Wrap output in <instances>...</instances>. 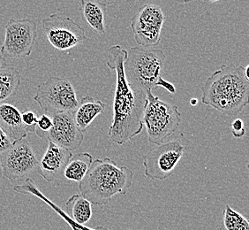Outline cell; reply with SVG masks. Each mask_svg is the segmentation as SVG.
<instances>
[{
	"mask_svg": "<svg viewBox=\"0 0 249 230\" xmlns=\"http://www.w3.org/2000/svg\"><path fill=\"white\" fill-rule=\"evenodd\" d=\"M127 51L120 45H112L108 51L107 66L116 76L113 99V118L108 135L113 143L125 144L143 130L142 117L147 106V93L134 90L126 82L124 63Z\"/></svg>",
	"mask_w": 249,
	"mask_h": 230,
	"instance_id": "6da1fadb",
	"label": "cell"
},
{
	"mask_svg": "<svg viewBox=\"0 0 249 230\" xmlns=\"http://www.w3.org/2000/svg\"><path fill=\"white\" fill-rule=\"evenodd\" d=\"M201 92L202 104L227 116L239 115L249 102V79L245 76V67L221 66L207 78Z\"/></svg>",
	"mask_w": 249,
	"mask_h": 230,
	"instance_id": "7a4b0ae2",
	"label": "cell"
},
{
	"mask_svg": "<svg viewBox=\"0 0 249 230\" xmlns=\"http://www.w3.org/2000/svg\"><path fill=\"white\" fill-rule=\"evenodd\" d=\"M134 180V172L118 166L110 158L93 160L85 177L79 184L82 197L96 206H106L117 194L125 195Z\"/></svg>",
	"mask_w": 249,
	"mask_h": 230,
	"instance_id": "3957f363",
	"label": "cell"
},
{
	"mask_svg": "<svg viewBox=\"0 0 249 230\" xmlns=\"http://www.w3.org/2000/svg\"><path fill=\"white\" fill-rule=\"evenodd\" d=\"M165 54L160 49L132 47L124 63V76L129 86L148 93L161 77Z\"/></svg>",
	"mask_w": 249,
	"mask_h": 230,
	"instance_id": "277c9868",
	"label": "cell"
},
{
	"mask_svg": "<svg viewBox=\"0 0 249 230\" xmlns=\"http://www.w3.org/2000/svg\"><path fill=\"white\" fill-rule=\"evenodd\" d=\"M147 99L142 122L147 130L149 142L160 145L177 131L181 115L177 106L160 100L152 91L147 93Z\"/></svg>",
	"mask_w": 249,
	"mask_h": 230,
	"instance_id": "5b68a950",
	"label": "cell"
},
{
	"mask_svg": "<svg viewBox=\"0 0 249 230\" xmlns=\"http://www.w3.org/2000/svg\"><path fill=\"white\" fill-rule=\"evenodd\" d=\"M34 100L50 116L61 113L72 114L79 104L71 82L59 77H50L46 82L40 83Z\"/></svg>",
	"mask_w": 249,
	"mask_h": 230,
	"instance_id": "8992f818",
	"label": "cell"
},
{
	"mask_svg": "<svg viewBox=\"0 0 249 230\" xmlns=\"http://www.w3.org/2000/svg\"><path fill=\"white\" fill-rule=\"evenodd\" d=\"M37 38V25L32 19H10L5 26V40L0 56L9 58L29 57Z\"/></svg>",
	"mask_w": 249,
	"mask_h": 230,
	"instance_id": "52a82bcc",
	"label": "cell"
},
{
	"mask_svg": "<svg viewBox=\"0 0 249 230\" xmlns=\"http://www.w3.org/2000/svg\"><path fill=\"white\" fill-rule=\"evenodd\" d=\"M185 153L178 140L158 145L143 156L144 174L151 180L163 181L173 173Z\"/></svg>",
	"mask_w": 249,
	"mask_h": 230,
	"instance_id": "ba28073f",
	"label": "cell"
},
{
	"mask_svg": "<svg viewBox=\"0 0 249 230\" xmlns=\"http://www.w3.org/2000/svg\"><path fill=\"white\" fill-rule=\"evenodd\" d=\"M165 16L161 6L144 5L131 19L134 40L142 48L157 46L161 41V32Z\"/></svg>",
	"mask_w": 249,
	"mask_h": 230,
	"instance_id": "9c48e42d",
	"label": "cell"
},
{
	"mask_svg": "<svg viewBox=\"0 0 249 230\" xmlns=\"http://www.w3.org/2000/svg\"><path fill=\"white\" fill-rule=\"evenodd\" d=\"M50 43L58 51H67L87 40L85 30L69 17L53 14L42 20Z\"/></svg>",
	"mask_w": 249,
	"mask_h": 230,
	"instance_id": "30bf717a",
	"label": "cell"
},
{
	"mask_svg": "<svg viewBox=\"0 0 249 230\" xmlns=\"http://www.w3.org/2000/svg\"><path fill=\"white\" fill-rule=\"evenodd\" d=\"M3 175L9 180L24 177L36 171L39 161L32 146L27 140L13 142L8 150L0 155Z\"/></svg>",
	"mask_w": 249,
	"mask_h": 230,
	"instance_id": "8fae6325",
	"label": "cell"
},
{
	"mask_svg": "<svg viewBox=\"0 0 249 230\" xmlns=\"http://www.w3.org/2000/svg\"><path fill=\"white\" fill-rule=\"evenodd\" d=\"M51 117L53 128L46 134L45 138L70 152L80 148L84 139V134L78 129L72 113H61Z\"/></svg>",
	"mask_w": 249,
	"mask_h": 230,
	"instance_id": "7c38bea8",
	"label": "cell"
},
{
	"mask_svg": "<svg viewBox=\"0 0 249 230\" xmlns=\"http://www.w3.org/2000/svg\"><path fill=\"white\" fill-rule=\"evenodd\" d=\"M72 156V152L49 141L48 148L39 162L36 172L45 181L53 182L62 174Z\"/></svg>",
	"mask_w": 249,
	"mask_h": 230,
	"instance_id": "4fadbf2b",
	"label": "cell"
},
{
	"mask_svg": "<svg viewBox=\"0 0 249 230\" xmlns=\"http://www.w3.org/2000/svg\"><path fill=\"white\" fill-rule=\"evenodd\" d=\"M0 129L12 142L24 139L29 134L21 120V113L7 103L0 104Z\"/></svg>",
	"mask_w": 249,
	"mask_h": 230,
	"instance_id": "5bb4252c",
	"label": "cell"
},
{
	"mask_svg": "<svg viewBox=\"0 0 249 230\" xmlns=\"http://www.w3.org/2000/svg\"><path fill=\"white\" fill-rule=\"evenodd\" d=\"M106 106L105 103L100 100H96L89 95L83 96L79 101L76 110L72 113L78 129L82 133L87 131L93 120L105 111Z\"/></svg>",
	"mask_w": 249,
	"mask_h": 230,
	"instance_id": "9a60e30c",
	"label": "cell"
},
{
	"mask_svg": "<svg viewBox=\"0 0 249 230\" xmlns=\"http://www.w3.org/2000/svg\"><path fill=\"white\" fill-rule=\"evenodd\" d=\"M80 9L82 19L96 33L106 34V15L107 5L101 1L82 0Z\"/></svg>",
	"mask_w": 249,
	"mask_h": 230,
	"instance_id": "2e32d148",
	"label": "cell"
},
{
	"mask_svg": "<svg viewBox=\"0 0 249 230\" xmlns=\"http://www.w3.org/2000/svg\"><path fill=\"white\" fill-rule=\"evenodd\" d=\"M14 191L18 192V193H20V194H26V195L30 194V195H33V196L38 197L39 199L45 202L51 208H53V210L58 213V215L62 217L63 220L67 222L69 227L72 229V230H109V229L105 228V227L89 228V227H86L85 225H80V224H78L76 222H74V221L71 220L67 215V213L63 211L62 209H60L58 206H56L54 203H53L51 200H49L47 197H45L43 194H42L38 189L36 188V186L35 185L33 180L30 179V178H27L23 184L15 186L14 187Z\"/></svg>",
	"mask_w": 249,
	"mask_h": 230,
	"instance_id": "e0dca14e",
	"label": "cell"
},
{
	"mask_svg": "<svg viewBox=\"0 0 249 230\" xmlns=\"http://www.w3.org/2000/svg\"><path fill=\"white\" fill-rule=\"evenodd\" d=\"M67 215L80 225H85L92 217V204L81 194H75L66 203Z\"/></svg>",
	"mask_w": 249,
	"mask_h": 230,
	"instance_id": "ac0fdd59",
	"label": "cell"
},
{
	"mask_svg": "<svg viewBox=\"0 0 249 230\" xmlns=\"http://www.w3.org/2000/svg\"><path fill=\"white\" fill-rule=\"evenodd\" d=\"M92 162L93 157L91 154L82 153L73 155L67 163L63 174L67 180L80 183L89 170Z\"/></svg>",
	"mask_w": 249,
	"mask_h": 230,
	"instance_id": "d6986e66",
	"label": "cell"
},
{
	"mask_svg": "<svg viewBox=\"0 0 249 230\" xmlns=\"http://www.w3.org/2000/svg\"><path fill=\"white\" fill-rule=\"evenodd\" d=\"M20 84V73L7 65L0 70V104L15 96Z\"/></svg>",
	"mask_w": 249,
	"mask_h": 230,
	"instance_id": "ffe728a7",
	"label": "cell"
},
{
	"mask_svg": "<svg viewBox=\"0 0 249 230\" xmlns=\"http://www.w3.org/2000/svg\"><path fill=\"white\" fill-rule=\"evenodd\" d=\"M219 230H249V221L231 206H226Z\"/></svg>",
	"mask_w": 249,
	"mask_h": 230,
	"instance_id": "44dd1931",
	"label": "cell"
},
{
	"mask_svg": "<svg viewBox=\"0 0 249 230\" xmlns=\"http://www.w3.org/2000/svg\"><path fill=\"white\" fill-rule=\"evenodd\" d=\"M53 128V120L50 115L43 114L38 117L37 124L35 130V133L40 138H45V135Z\"/></svg>",
	"mask_w": 249,
	"mask_h": 230,
	"instance_id": "7402d4cb",
	"label": "cell"
},
{
	"mask_svg": "<svg viewBox=\"0 0 249 230\" xmlns=\"http://www.w3.org/2000/svg\"><path fill=\"white\" fill-rule=\"evenodd\" d=\"M21 120L25 127L27 128L29 133L35 132L38 120V115L33 111L25 110L21 113Z\"/></svg>",
	"mask_w": 249,
	"mask_h": 230,
	"instance_id": "603a6c76",
	"label": "cell"
},
{
	"mask_svg": "<svg viewBox=\"0 0 249 230\" xmlns=\"http://www.w3.org/2000/svg\"><path fill=\"white\" fill-rule=\"evenodd\" d=\"M231 134L235 138H241L246 134L244 128V122L240 119H236L231 123Z\"/></svg>",
	"mask_w": 249,
	"mask_h": 230,
	"instance_id": "cb8c5ba5",
	"label": "cell"
},
{
	"mask_svg": "<svg viewBox=\"0 0 249 230\" xmlns=\"http://www.w3.org/2000/svg\"><path fill=\"white\" fill-rule=\"evenodd\" d=\"M13 142L9 137L4 133V131L0 129V155L4 153L6 150L11 147Z\"/></svg>",
	"mask_w": 249,
	"mask_h": 230,
	"instance_id": "d4e9b609",
	"label": "cell"
},
{
	"mask_svg": "<svg viewBox=\"0 0 249 230\" xmlns=\"http://www.w3.org/2000/svg\"><path fill=\"white\" fill-rule=\"evenodd\" d=\"M157 86L163 87L168 92H170L172 94H175L176 93V88L173 85V83L165 81L164 79L162 78V77L158 79V82H157Z\"/></svg>",
	"mask_w": 249,
	"mask_h": 230,
	"instance_id": "484cf974",
	"label": "cell"
},
{
	"mask_svg": "<svg viewBox=\"0 0 249 230\" xmlns=\"http://www.w3.org/2000/svg\"><path fill=\"white\" fill-rule=\"evenodd\" d=\"M8 64L6 63V60H5V58L2 57V56H0V70L1 69H3L5 66H7Z\"/></svg>",
	"mask_w": 249,
	"mask_h": 230,
	"instance_id": "4316f807",
	"label": "cell"
},
{
	"mask_svg": "<svg viewBox=\"0 0 249 230\" xmlns=\"http://www.w3.org/2000/svg\"><path fill=\"white\" fill-rule=\"evenodd\" d=\"M197 103H198V100L196 98H192L191 101H190V104L193 106H196V105H197Z\"/></svg>",
	"mask_w": 249,
	"mask_h": 230,
	"instance_id": "83f0119b",
	"label": "cell"
},
{
	"mask_svg": "<svg viewBox=\"0 0 249 230\" xmlns=\"http://www.w3.org/2000/svg\"><path fill=\"white\" fill-rule=\"evenodd\" d=\"M2 174H3V169H2V165H1V161H0V178H1Z\"/></svg>",
	"mask_w": 249,
	"mask_h": 230,
	"instance_id": "f1b7e54d",
	"label": "cell"
}]
</instances>
